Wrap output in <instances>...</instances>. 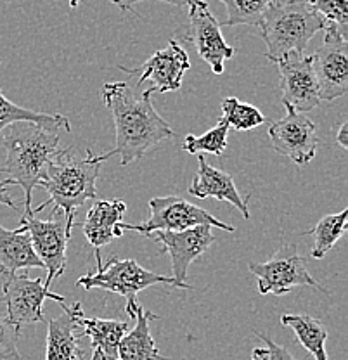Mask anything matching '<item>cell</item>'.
Instances as JSON below:
<instances>
[{
	"mask_svg": "<svg viewBox=\"0 0 348 360\" xmlns=\"http://www.w3.org/2000/svg\"><path fill=\"white\" fill-rule=\"evenodd\" d=\"M0 205L9 206V208L13 210H18V206H20V202L14 201L13 198H11L9 184H7V180H0Z\"/></svg>",
	"mask_w": 348,
	"mask_h": 360,
	"instance_id": "32",
	"label": "cell"
},
{
	"mask_svg": "<svg viewBox=\"0 0 348 360\" xmlns=\"http://www.w3.org/2000/svg\"><path fill=\"white\" fill-rule=\"evenodd\" d=\"M21 225L30 232L33 248L47 270L44 286L51 290L56 277H61L66 270V250L71 239V229L75 225V217H66L61 210L52 212L49 220L35 219L33 213L23 215Z\"/></svg>",
	"mask_w": 348,
	"mask_h": 360,
	"instance_id": "6",
	"label": "cell"
},
{
	"mask_svg": "<svg viewBox=\"0 0 348 360\" xmlns=\"http://www.w3.org/2000/svg\"><path fill=\"white\" fill-rule=\"evenodd\" d=\"M189 7V28L186 40L196 47L198 56L212 68L215 75H222L226 70V61L232 59L236 49L231 47L220 32V22L213 16L205 0H191Z\"/></svg>",
	"mask_w": 348,
	"mask_h": 360,
	"instance_id": "12",
	"label": "cell"
},
{
	"mask_svg": "<svg viewBox=\"0 0 348 360\" xmlns=\"http://www.w3.org/2000/svg\"><path fill=\"white\" fill-rule=\"evenodd\" d=\"M347 217L348 210L343 208L340 213H331V215L323 217L312 231L307 232L305 236H314V246L312 251H310L312 258H316V260L324 258L328 251L336 245V241L345 236L348 224Z\"/></svg>",
	"mask_w": 348,
	"mask_h": 360,
	"instance_id": "24",
	"label": "cell"
},
{
	"mask_svg": "<svg viewBox=\"0 0 348 360\" xmlns=\"http://www.w3.org/2000/svg\"><path fill=\"white\" fill-rule=\"evenodd\" d=\"M151 94L153 90L148 89L137 97L127 82L104 84L103 99L113 116L116 132L115 148L104 153V161L118 155L120 165L127 167L144 156L158 142L174 137L172 127L153 106Z\"/></svg>",
	"mask_w": 348,
	"mask_h": 360,
	"instance_id": "1",
	"label": "cell"
},
{
	"mask_svg": "<svg viewBox=\"0 0 348 360\" xmlns=\"http://www.w3.org/2000/svg\"><path fill=\"white\" fill-rule=\"evenodd\" d=\"M326 18L307 0H278L264 14L262 39L267 45V59L278 63L290 54H305L316 33L323 32Z\"/></svg>",
	"mask_w": 348,
	"mask_h": 360,
	"instance_id": "4",
	"label": "cell"
},
{
	"mask_svg": "<svg viewBox=\"0 0 348 360\" xmlns=\"http://www.w3.org/2000/svg\"><path fill=\"white\" fill-rule=\"evenodd\" d=\"M189 68L191 61L186 49L177 40H170L167 47L156 51L144 65L139 68L120 66V70L129 77H137L139 87L144 82L151 80L153 92L167 94L181 89L184 75Z\"/></svg>",
	"mask_w": 348,
	"mask_h": 360,
	"instance_id": "14",
	"label": "cell"
},
{
	"mask_svg": "<svg viewBox=\"0 0 348 360\" xmlns=\"http://www.w3.org/2000/svg\"><path fill=\"white\" fill-rule=\"evenodd\" d=\"M229 123H227L226 120L220 118L219 123L203 135L187 134L184 137L182 148H184V151L189 153V155H201V153H207V155L222 156V153L227 149V135H229Z\"/></svg>",
	"mask_w": 348,
	"mask_h": 360,
	"instance_id": "25",
	"label": "cell"
},
{
	"mask_svg": "<svg viewBox=\"0 0 348 360\" xmlns=\"http://www.w3.org/2000/svg\"><path fill=\"white\" fill-rule=\"evenodd\" d=\"M324 42L314 52L312 68L321 101H335L348 92V32L328 21Z\"/></svg>",
	"mask_w": 348,
	"mask_h": 360,
	"instance_id": "7",
	"label": "cell"
},
{
	"mask_svg": "<svg viewBox=\"0 0 348 360\" xmlns=\"http://www.w3.org/2000/svg\"><path fill=\"white\" fill-rule=\"evenodd\" d=\"M127 205L122 200L96 201L87 213V219L82 224V231L94 250L110 245L113 239L123 236V215Z\"/></svg>",
	"mask_w": 348,
	"mask_h": 360,
	"instance_id": "18",
	"label": "cell"
},
{
	"mask_svg": "<svg viewBox=\"0 0 348 360\" xmlns=\"http://www.w3.org/2000/svg\"><path fill=\"white\" fill-rule=\"evenodd\" d=\"M129 321L115 319H80V335L91 340V360H120L118 347L123 335L129 331Z\"/></svg>",
	"mask_w": 348,
	"mask_h": 360,
	"instance_id": "20",
	"label": "cell"
},
{
	"mask_svg": "<svg viewBox=\"0 0 348 360\" xmlns=\"http://www.w3.org/2000/svg\"><path fill=\"white\" fill-rule=\"evenodd\" d=\"M336 142L342 146L343 149H348V122H343L342 125L338 127V132H336Z\"/></svg>",
	"mask_w": 348,
	"mask_h": 360,
	"instance_id": "33",
	"label": "cell"
},
{
	"mask_svg": "<svg viewBox=\"0 0 348 360\" xmlns=\"http://www.w3.org/2000/svg\"><path fill=\"white\" fill-rule=\"evenodd\" d=\"M103 163V155H94L92 151L82 153L77 148L58 149L49 163L46 177L39 184V187L49 193V200L32 208L33 215L51 205L61 210L66 217L77 215V210L85 201L97 200L96 182Z\"/></svg>",
	"mask_w": 348,
	"mask_h": 360,
	"instance_id": "3",
	"label": "cell"
},
{
	"mask_svg": "<svg viewBox=\"0 0 348 360\" xmlns=\"http://www.w3.org/2000/svg\"><path fill=\"white\" fill-rule=\"evenodd\" d=\"M113 2L115 6H118L123 13H134V6L139 2H144V0H110ZM160 2H167V4H174V6H187L191 0H160Z\"/></svg>",
	"mask_w": 348,
	"mask_h": 360,
	"instance_id": "31",
	"label": "cell"
},
{
	"mask_svg": "<svg viewBox=\"0 0 348 360\" xmlns=\"http://www.w3.org/2000/svg\"><path fill=\"white\" fill-rule=\"evenodd\" d=\"M198 165H200V168H198V174L194 175V180L189 186V191H187V193L194 198H200V200L215 198V200L219 201L231 202V205L234 206V208H238L239 212H241V215L248 220V200H241L238 187H236L231 175L226 174L224 170L212 167V165H208L203 155H198Z\"/></svg>",
	"mask_w": 348,
	"mask_h": 360,
	"instance_id": "17",
	"label": "cell"
},
{
	"mask_svg": "<svg viewBox=\"0 0 348 360\" xmlns=\"http://www.w3.org/2000/svg\"><path fill=\"white\" fill-rule=\"evenodd\" d=\"M59 129L18 122L7 127L2 135V146L7 156L0 174L9 175V186H20L25 193V215L32 213L33 189L39 187L52 156L59 149Z\"/></svg>",
	"mask_w": 348,
	"mask_h": 360,
	"instance_id": "2",
	"label": "cell"
},
{
	"mask_svg": "<svg viewBox=\"0 0 348 360\" xmlns=\"http://www.w3.org/2000/svg\"><path fill=\"white\" fill-rule=\"evenodd\" d=\"M0 65H2V59H0Z\"/></svg>",
	"mask_w": 348,
	"mask_h": 360,
	"instance_id": "37",
	"label": "cell"
},
{
	"mask_svg": "<svg viewBox=\"0 0 348 360\" xmlns=\"http://www.w3.org/2000/svg\"><path fill=\"white\" fill-rule=\"evenodd\" d=\"M158 319V315L151 310H144L142 305L136 314V328L125 333L120 341L118 359L120 360H170L163 357L158 352L155 340L151 336L149 324L151 321Z\"/></svg>",
	"mask_w": 348,
	"mask_h": 360,
	"instance_id": "21",
	"label": "cell"
},
{
	"mask_svg": "<svg viewBox=\"0 0 348 360\" xmlns=\"http://www.w3.org/2000/svg\"><path fill=\"white\" fill-rule=\"evenodd\" d=\"M18 122H30L44 127H54V129H65L66 132H71L70 120L66 116L54 115V112H42L35 110H26V108L18 106L11 103L4 92L0 90V134L7 127L14 125Z\"/></svg>",
	"mask_w": 348,
	"mask_h": 360,
	"instance_id": "23",
	"label": "cell"
},
{
	"mask_svg": "<svg viewBox=\"0 0 348 360\" xmlns=\"http://www.w3.org/2000/svg\"><path fill=\"white\" fill-rule=\"evenodd\" d=\"M71 360H85V357H84V352H82L80 348H78V350H77V354H75V357L71 359Z\"/></svg>",
	"mask_w": 348,
	"mask_h": 360,
	"instance_id": "35",
	"label": "cell"
},
{
	"mask_svg": "<svg viewBox=\"0 0 348 360\" xmlns=\"http://www.w3.org/2000/svg\"><path fill=\"white\" fill-rule=\"evenodd\" d=\"M20 331L0 315V360H23L18 350Z\"/></svg>",
	"mask_w": 348,
	"mask_h": 360,
	"instance_id": "29",
	"label": "cell"
},
{
	"mask_svg": "<svg viewBox=\"0 0 348 360\" xmlns=\"http://www.w3.org/2000/svg\"><path fill=\"white\" fill-rule=\"evenodd\" d=\"M250 272L258 279V292L260 295L283 296L297 286H309L317 291H326L307 269L305 258L298 255L295 243L283 245L274 253L271 260L264 264H250Z\"/></svg>",
	"mask_w": 348,
	"mask_h": 360,
	"instance_id": "9",
	"label": "cell"
},
{
	"mask_svg": "<svg viewBox=\"0 0 348 360\" xmlns=\"http://www.w3.org/2000/svg\"><path fill=\"white\" fill-rule=\"evenodd\" d=\"M252 360H271L267 347H257L252 352Z\"/></svg>",
	"mask_w": 348,
	"mask_h": 360,
	"instance_id": "34",
	"label": "cell"
},
{
	"mask_svg": "<svg viewBox=\"0 0 348 360\" xmlns=\"http://www.w3.org/2000/svg\"><path fill=\"white\" fill-rule=\"evenodd\" d=\"M63 314L58 319L47 321L46 360H71L78 350L80 340V319L84 317V309L80 302L71 305L61 303Z\"/></svg>",
	"mask_w": 348,
	"mask_h": 360,
	"instance_id": "16",
	"label": "cell"
},
{
	"mask_svg": "<svg viewBox=\"0 0 348 360\" xmlns=\"http://www.w3.org/2000/svg\"><path fill=\"white\" fill-rule=\"evenodd\" d=\"M281 324L286 328L293 329L298 341L307 352L314 355L316 360H328L326 354V340H328V329L324 324H321L317 319L310 315H281Z\"/></svg>",
	"mask_w": 348,
	"mask_h": 360,
	"instance_id": "22",
	"label": "cell"
},
{
	"mask_svg": "<svg viewBox=\"0 0 348 360\" xmlns=\"http://www.w3.org/2000/svg\"><path fill=\"white\" fill-rule=\"evenodd\" d=\"M46 269L39 255L35 253L30 232L25 225H20L16 231L0 225V274L11 276L18 270Z\"/></svg>",
	"mask_w": 348,
	"mask_h": 360,
	"instance_id": "19",
	"label": "cell"
},
{
	"mask_svg": "<svg viewBox=\"0 0 348 360\" xmlns=\"http://www.w3.org/2000/svg\"><path fill=\"white\" fill-rule=\"evenodd\" d=\"M78 4H80V0H70V7H71V9H77Z\"/></svg>",
	"mask_w": 348,
	"mask_h": 360,
	"instance_id": "36",
	"label": "cell"
},
{
	"mask_svg": "<svg viewBox=\"0 0 348 360\" xmlns=\"http://www.w3.org/2000/svg\"><path fill=\"white\" fill-rule=\"evenodd\" d=\"M162 245V253H168L172 260V277L174 288L179 290H193L186 284L187 270L196 258H200L210 246L215 243L210 225H194L182 231H155L148 234Z\"/></svg>",
	"mask_w": 348,
	"mask_h": 360,
	"instance_id": "11",
	"label": "cell"
},
{
	"mask_svg": "<svg viewBox=\"0 0 348 360\" xmlns=\"http://www.w3.org/2000/svg\"><path fill=\"white\" fill-rule=\"evenodd\" d=\"M222 120L229 123L231 129L239 130V132L258 129L267 122V118L257 106L243 103L238 97H226L222 101Z\"/></svg>",
	"mask_w": 348,
	"mask_h": 360,
	"instance_id": "27",
	"label": "cell"
},
{
	"mask_svg": "<svg viewBox=\"0 0 348 360\" xmlns=\"http://www.w3.org/2000/svg\"><path fill=\"white\" fill-rule=\"evenodd\" d=\"M255 335L260 338L265 345H267L271 360H297L293 355L290 354V352L286 350V348L281 347V345H278V343H274V341H272L267 335H264V333H260V331H255Z\"/></svg>",
	"mask_w": 348,
	"mask_h": 360,
	"instance_id": "30",
	"label": "cell"
},
{
	"mask_svg": "<svg viewBox=\"0 0 348 360\" xmlns=\"http://www.w3.org/2000/svg\"><path fill=\"white\" fill-rule=\"evenodd\" d=\"M227 9L224 26H260L264 14L278 0H220Z\"/></svg>",
	"mask_w": 348,
	"mask_h": 360,
	"instance_id": "26",
	"label": "cell"
},
{
	"mask_svg": "<svg viewBox=\"0 0 348 360\" xmlns=\"http://www.w3.org/2000/svg\"><path fill=\"white\" fill-rule=\"evenodd\" d=\"M96 272H89L82 276L77 281V286L84 288L85 291L103 290L123 296L127 300L125 310L129 319H136L137 309L141 307V303L137 302V292L149 286H155V284H170V286H174V277L151 272V270L141 267V264H137L132 258L122 260L118 257H111L104 264L99 250H96Z\"/></svg>",
	"mask_w": 348,
	"mask_h": 360,
	"instance_id": "5",
	"label": "cell"
},
{
	"mask_svg": "<svg viewBox=\"0 0 348 360\" xmlns=\"http://www.w3.org/2000/svg\"><path fill=\"white\" fill-rule=\"evenodd\" d=\"M284 108L286 116L269 127L272 149L290 158L298 167H305L316 158L319 148L316 123L305 112L295 111L291 106Z\"/></svg>",
	"mask_w": 348,
	"mask_h": 360,
	"instance_id": "13",
	"label": "cell"
},
{
	"mask_svg": "<svg viewBox=\"0 0 348 360\" xmlns=\"http://www.w3.org/2000/svg\"><path fill=\"white\" fill-rule=\"evenodd\" d=\"M317 13L326 18V21H331L338 25L343 32H348V0H307Z\"/></svg>",
	"mask_w": 348,
	"mask_h": 360,
	"instance_id": "28",
	"label": "cell"
},
{
	"mask_svg": "<svg viewBox=\"0 0 348 360\" xmlns=\"http://www.w3.org/2000/svg\"><path fill=\"white\" fill-rule=\"evenodd\" d=\"M194 225H210V227L234 232L232 225L222 222L207 210L177 196L153 198L149 201V219L141 224L122 222V229L148 236L155 231H182Z\"/></svg>",
	"mask_w": 348,
	"mask_h": 360,
	"instance_id": "8",
	"label": "cell"
},
{
	"mask_svg": "<svg viewBox=\"0 0 348 360\" xmlns=\"http://www.w3.org/2000/svg\"><path fill=\"white\" fill-rule=\"evenodd\" d=\"M281 77V101L298 112H309L321 104L312 58L290 54L276 63Z\"/></svg>",
	"mask_w": 348,
	"mask_h": 360,
	"instance_id": "15",
	"label": "cell"
},
{
	"mask_svg": "<svg viewBox=\"0 0 348 360\" xmlns=\"http://www.w3.org/2000/svg\"><path fill=\"white\" fill-rule=\"evenodd\" d=\"M2 300L6 303V319L21 333L23 326L47 321L44 314V302L54 300L65 303V296L52 292L44 286V279H30L26 274L4 276Z\"/></svg>",
	"mask_w": 348,
	"mask_h": 360,
	"instance_id": "10",
	"label": "cell"
}]
</instances>
